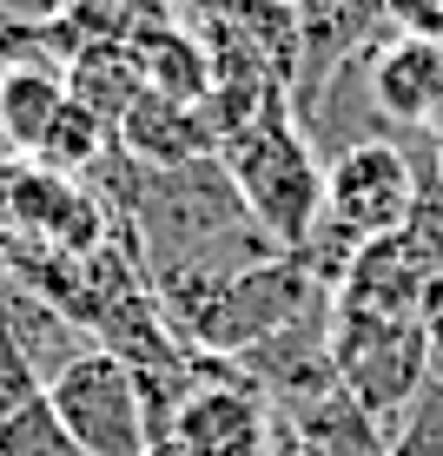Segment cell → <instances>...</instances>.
<instances>
[{"label": "cell", "instance_id": "10", "mask_svg": "<svg viewBox=\"0 0 443 456\" xmlns=\"http://www.w3.org/2000/svg\"><path fill=\"white\" fill-rule=\"evenodd\" d=\"M0 456H86V450L60 430V417L46 411V390H40L27 411H13L0 423Z\"/></svg>", "mask_w": 443, "mask_h": 456}, {"label": "cell", "instance_id": "7", "mask_svg": "<svg viewBox=\"0 0 443 456\" xmlns=\"http://www.w3.org/2000/svg\"><path fill=\"white\" fill-rule=\"evenodd\" d=\"M371 106L384 126H437L443 119V46L417 34L371 46Z\"/></svg>", "mask_w": 443, "mask_h": 456}, {"label": "cell", "instance_id": "3", "mask_svg": "<svg viewBox=\"0 0 443 456\" xmlns=\"http://www.w3.org/2000/svg\"><path fill=\"white\" fill-rule=\"evenodd\" d=\"M46 411L86 456H152V417L139 377L106 351H80L46 377Z\"/></svg>", "mask_w": 443, "mask_h": 456}, {"label": "cell", "instance_id": "13", "mask_svg": "<svg viewBox=\"0 0 443 456\" xmlns=\"http://www.w3.org/2000/svg\"><path fill=\"white\" fill-rule=\"evenodd\" d=\"M0 20H13V27H46V20H60V13H53V0H0Z\"/></svg>", "mask_w": 443, "mask_h": 456}, {"label": "cell", "instance_id": "4", "mask_svg": "<svg viewBox=\"0 0 443 456\" xmlns=\"http://www.w3.org/2000/svg\"><path fill=\"white\" fill-rule=\"evenodd\" d=\"M193 390L172 403L152 456H265L272 417L258 384H239L218 357H193Z\"/></svg>", "mask_w": 443, "mask_h": 456}, {"label": "cell", "instance_id": "5", "mask_svg": "<svg viewBox=\"0 0 443 456\" xmlns=\"http://www.w3.org/2000/svg\"><path fill=\"white\" fill-rule=\"evenodd\" d=\"M298 13V80H291V119H305L331 86V73L351 53H364L377 34V0H291Z\"/></svg>", "mask_w": 443, "mask_h": 456}, {"label": "cell", "instance_id": "11", "mask_svg": "<svg viewBox=\"0 0 443 456\" xmlns=\"http://www.w3.org/2000/svg\"><path fill=\"white\" fill-rule=\"evenodd\" d=\"M40 390H46V377H40L34 364H27V351H21V344L0 331V423H7L13 411H27V403H34Z\"/></svg>", "mask_w": 443, "mask_h": 456}, {"label": "cell", "instance_id": "1", "mask_svg": "<svg viewBox=\"0 0 443 456\" xmlns=\"http://www.w3.org/2000/svg\"><path fill=\"white\" fill-rule=\"evenodd\" d=\"M218 166H226L245 218L272 239V251H298L311 239L324 212V159L291 113H265L245 133H232L218 146Z\"/></svg>", "mask_w": 443, "mask_h": 456}, {"label": "cell", "instance_id": "14", "mask_svg": "<svg viewBox=\"0 0 443 456\" xmlns=\"http://www.w3.org/2000/svg\"><path fill=\"white\" fill-rule=\"evenodd\" d=\"M86 7H113V13H126V7H146V0H86Z\"/></svg>", "mask_w": 443, "mask_h": 456}, {"label": "cell", "instance_id": "2", "mask_svg": "<svg viewBox=\"0 0 443 456\" xmlns=\"http://www.w3.org/2000/svg\"><path fill=\"white\" fill-rule=\"evenodd\" d=\"M331 377L338 397L364 423L390 430L431 384V331L423 318H364V311H331Z\"/></svg>", "mask_w": 443, "mask_h": 456}, {"label": "cell", "instance_id": "6", "mask_svg": "<svg viewBox=\"0 0 443 456\" xmlns=\"http://www.w3.org/2000/svg\"><path fill=\"white\" fill-rule=\"evenodd\" d=\"M113 152L126 166H139V172H179L193 159H212L218 139H212V126H205L199 106L139 93V100L119 113V126H113Z\"/></svg>", "mask_w": 443, "mask_h": 456}, {"label": "cell", "instance_id": "9", "mask_svg": "<svg viewBox=\"0 0 443 456\" xmlns=\"http://www.w3.org/2000/svg\"><path fill=\"white\" fill-rule=\"evenodd\" d=\"M106 152H113V133H106L100 119L86 113V106H60V119H53V133L40 139V152L27 166H40V172H53V179H80L86 166H100Z\"/></svg>", "mask_w": 443, "mask_h": 456}, {"label": "cell", "instance_id": "8", "mask_svg": "<svg viewBox=\"0 0 443 456\" xmlns=\"http://www.w3.org/2000/svg\"><path fill=\"white\" fill-rule=\"evenodd\" d=\"M60 106H67V80L53 67H27V60L0 67V152L34 159L40 139L53 133Z\"/></svg>", "mask_w": 443, "mask_h": 456}, {"label": "cell", "instance_id": "12", "mask_svg": "<svg viewBox=\"0 0 443 456\" xmlns=\"http://www.w3.org/2000/svg\"><path fill=\"white\" fill-rule=\"evenodd\" d=\"M160 7H166L179 27H205V20H226L239 0H160Z\"/></svg>", "mask_w": 443, "mask_h": 456}]
</instances>
